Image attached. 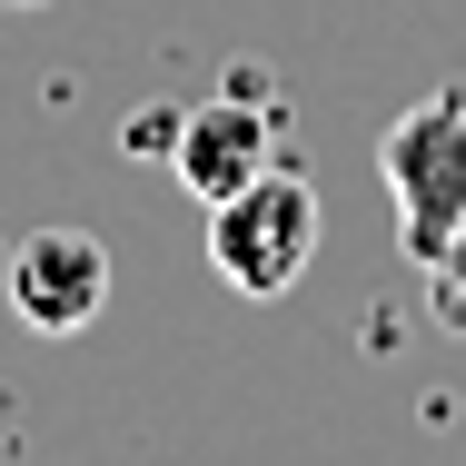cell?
Returning a JSON list of instances; mask_svg holds the SVG:
<instances>
[{
    "instance_id": "6",
    "label": "cell",
    "mask_w": 466,
    "mask_h": 466,
    "mask_svg": "<svg viewBox=\"0 0 466 466\" xmlns=\"http://www.w3.org/2000/svg\"><path fill=\"white\" fill-rule=\"evenodd\" d=\"M119 149H129V159H169V149H179V109H139V119L119 129Z\"/></svg>"
},
{
    "instance_id": "3",
    "label": "cell",
    "mask_w": 466,
    "mask_h": 466,
    "mask_svg": "<svg viewBox=\"0 0 466 466\" xmlns=\"http://www.w3.org/2000/svg\"><path fill=\"white\" fill-rule=\"evenodd\" d=\"M268 159H279V109H268L258 90H218V99H198V109H179L169 169H179V188L198 198V208H218L228 188H248Z\"/></svg>"
},
{
    "instance_id": "2",
    "label": "cell",
    "mask_w": 466,
    "mask_h": 466,
    "mask_svg": "<svg viewBox=\"0 0 466 466\" xmlns=\"http://www.w3.org/2000/svg\"><path fill=\"white\" fill-rule=\"evenodd\" d=\"M318 258V188L308 169L268 159L248 188H228L208 208V268L238 288V298H288Z\"/></svg>"
},
{
    "instance_id": "4",
    "label": "cell",
    "mask_w": 466,
    "mask_h": 466,
    "mask_svg": "<svg viewBox=\"0 0 466 466\" xmlns=\"http://www.w3.org/2000/svg\"><path fill=\"white\" fill-rule=\"evenodd\" d=\"M10 308L30 338H80L99 308H109V248L90 228H40L20 258H10Z\"/></svg>"
},
{
    "instance_id": "1",
    "label": "cell",
    "mask_w": 466,
    "mask_h": 466,
    "mask_svg": "<svg viewBox=\"0 0 466 466\" xmlns=\"http://www.w3.org/2000/svg\"><path fill=\"white\" fill-rule=\"evenodd\" d=\"M377 179L397 198V238L417 268H437L466 228V90H427L377 139Z\"/></svg>"
},
{
    "instance_id": "5",
    "label": "cell",
    "mask_w": 466,
    "mask_h": 466,
    "mask_svg": "<svg viewBox=\"0 0 466 466\" xmlns=\"http://www.w3.org/2000/svg\"><path fill=\"white\" fill-rule=\"evenodd\" d=\"M427 318H437L447 338H466V228H457V248L427 268Z\"/></svg>"
},
{
    "instance_id": "7",
    "label": "cell",
    "mask_w": 466,
    "mask_h": 466,
    "mask_svg": "<svg viewBox=\"0 0 466 466\" xmlns=\"http://www.w3.org/2000/svg\"><path fill=\"white\" fill-rule=\"evenodd\" d=\"M0 10H40V0H0Z\"/></svg>"
}]
</instances>
